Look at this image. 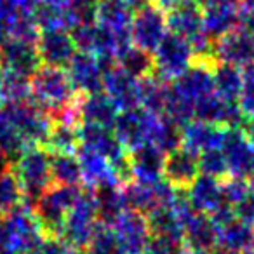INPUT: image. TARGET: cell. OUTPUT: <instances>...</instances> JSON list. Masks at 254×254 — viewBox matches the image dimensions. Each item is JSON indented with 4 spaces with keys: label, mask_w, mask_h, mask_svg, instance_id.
Wrapping results in <instances>:
<instances>
[{
    "label": "cell",
    "mask_w": 254,
    "mask_h": 254,
    "mask_svg": "<svg viewBox=\"0 0 254 254\" xmlns=\"http://www.w3.org/2000/svg\"><path fill=\"white\" fill-rule=\"evenodd\" d=\"M78 96L64 68L42 64L30 78V99L53 120L78 124Z\"/></svg>",
    "instance_id": "obj_1"
},
{
    "label": "cell",
    "mask_w": 254,
    "mask_h": 254,
    "mask_svg": "<svg viewBox=\"0 0 254 254\" xmlns=\"http://www.w3.org/2000/svg\"><path fill=\"white\" fill-rule=\"evenodd\" d=\"M12 171L18 176L25 195L26 207L32 209L35 200L53 185L51 178V152L46 146H26L14 160Z\"/></svg>",
    "instance_id": "obj_2"
},
{
    "label": "cell",
    "mask_w": 254,
    "mask_h": 254,
    "mask_svg": "<svg viewBox=\"0 0 254 254\" xmlns=\"http://www.w3.org/2000/svg\"><path fill=\"white\" fill-rule=\"evenodd\" d=\"M82 193L80 187L51 185L32 205L33 216L42 228L44 235L60 237L70 209Z\"/></svg>",
    "instance_id": "obj_3"
},
{
    "label": "cell",
    "mask_w": 254,
    "mask_h": 254,
    "mask_svg": "<svg viewBox=\"0 0 254 254\" xmlns=\"http://www.w3.org/2000/svg\"><path fill=\"white\" fill-rule=\"evenodd\" d=\"M99 225L101 223L98 219L94 197L87 188V190H82L77 202L70 209L60 237L71 251H85Z\"/></svg>",
    "instance_id": "obj_4"
},
{
    "label": "cell",
    "mask_w": 254,
    "mask_h": 254,
    "mask_svg": "<svg viewBox=\"0 0 254 254\" xmlns=\"http://www.w3.org/2000/svg\"><path fill=\"white\" fill-rule=\"evenodd\" d=\"M2 106L26 146H46L47 136L53 126V119L47 113L37 108L32 99L18 103H2Z\"/></svg>",
    "instance_id": "obj_5"
},
{
    "label": "cell",
    "mask_w": 254,
    "mask_h": 254,
    "mask_svg": "<svg viewBox=\"0 0 254 254\" xmlns=\"http://www.w3.org/2000/svg\"><path fill=\"white\" fill-rule=\"evenodd\" d=\"M193 63V51H191L188 40L176 33L169 32L164 40L153 51V73L164 82L178 78L181 73L188 70Z\"/></svg>",
    "instance_id": "obj_6"
},
{
    "label": "cell",
    "mask_w": 254,
    "mask_h": 254,
    "mask_svg": "<svg viewBox=\"0 0 254 254\" xmlns=\"http://www.w3.org/2000/svg\"><path fill=\"white\" fill-rule=\"evenodd\" d=\"M169 33L167 16L162 7L157 4H146L134 11L131 21V40L132 46L152 53L159 47L164 37Z\"/></svg>",
    "instance_id": "obj_7"
},
{
    "label": "cell",
    "mask_w": 254,
    "mask_h": 254,
    "mask_svg": "<svg viewBox=\"0 0 254 254\" xmlns=\"http://www.w3.org/2000/svg\"><path fill=\"white\" fill-rule=\"evenodd\" d=\"M4 221L7 226L9 249H12L16 254H37L46 235L37 223L32 209L21 205L4 216Z\"/></svg>",
    "instance_id": "obj_8"
},
{
    "label": "cell",
    "mask_w": 254,
    "mask_h": 254,
    "mask_svg": "<svg viewBox=\"0 0 254 254\" xmlns=\"http://www.w3.org/2000/svg\"><path fill=\"white\" fill-rule=\"evenodd\" d=\"M155 122L157 115L146 112L141 106H136V108L119 112L115 124H113V132L120 145L129 152L145 143H150Z\"/></svg>",
    "instance_id": "obj_9"
},
{
    "label": "cell",
    "mask_w": 254,
    "mask_h": 254,
    "mask_svg": "<svg viewBox=\"0 0 254 254\" xmlns=\"http://www.w3.org/2000/svg\"><path fill=\"white\" fill-rule=\"evenodd\" d=\"M115 64L117 63L113 60H101L89 53L77 51L73 60L64 70L78 94H94V92L103 91L105 73Z\"/></svg>",
    "instance_id": "obj_10"
},
{
    "label": "cell",
    "mask_w": 254,
    "mask_h": 254,
    "mask_svg": "<svg viewBox=\"0 0 254 254\" xmlns=\"http://www.w3.org/2000/svg\"><path fill=\"white\" fill-rule=\"evenodd\" d=\"M200 174L198 153L188 146L180 145L164 157L162 180H166L174 190H187Z\"/></svg>",
    "instance_id": "obj_11"
},
{
    "label": "cell",
    "mask_w": 254,
    "mask_h": 254,
    "mask_svg": "<svg viewBox=\"0 0 254 254\" xmlns=\"http://www.w3.org/2000/svg\"><path fill=\"white\" fill-rule=\"evenodd\" d=\"M219 148L226 159L228 174H232L237 180L254 176V150L246 132L230 129L228 132L223 134Z\"/></svg>",
    "instance_id": "obj_12"
},
{
    "label": "cell",
    "mask_w": 254,
    "mask_h": 254,
    "mask_svg": "<svg viewBox=\"0 0 254 254\" xmlns=\"http://www.w3.org/2000/svg\"><path fill=\"white\" fill-rule=\"evenodd\" d=\"M40 66H42V61H40L33 42H25V40L7 37L0 44V68L2 70L32 78V75Z\"/></svg>",
    "instance_id": "obj_13"
},
{
    "label": "cell",
    "mask_w": 254,
    "mask_h": 254,
    "mask_svg": "<svg viewBox=\"0 0 254 254\" xmlns=\"http://www.w3.org/2000/svg\"><path fill=\"white\" fill-rule=\"evenodd\" d=\"M35 47L44 66L66 68L77 54V47L70 32L63 28L40 32Z\"/></svg>",
    "instance_id": "obj_14"
},
{
    "label": "cell",
    "mask_w": 254,
    "mask_h": 254,
    "mask_svg": "<svg viewBox=\"0 0 254 254\" xmlns=\"http://www.w3.org/2000/svg\"><path fill=\"white\" fill-rule=\"evenodd\" d=\"M112 228L120 244V249L127 254H141L146 240L152 235L146 223V216L131 209H126L117 218Z\"/></svg>",
    "instance_id": "obj_15"
},
{
    "label": "cell",
    "mask_w": 254,
    "mask_h": 254,
    "mask_svg": "<svg viewBox=\"0 0 254 254\" xmlns=\"http://www.w3.org/2000/svg\"><path fill=\"white\" fill-rule=\"evenodd\" d=\"M103 92L112 99L120 112L139 106V80L117 64L105 73Z\"/></svg>",
    "instance_id": "obj_16"
},
{
    "label": "cell",
    "mask_w": 254,
    "mask_h": 254,
    "mask_svg": "<svg viewBox=\"0 0 254 254\" xmlns=\"http://www.w3.org/2000/svg\"><path fill=\"white\" fill-rule=\"evenodd\" d=\"M214 58L232 66H249L254 63V39L246 28H233L218 39Z\"/></svg>",
    "instance_id": "obj_17"
},
{
    "label": "cell",
    "mask_w": 254,
    "mask_h": 254,
    "mask_svg": "<svg viewBox=\"0 0 254 254\" xmlns=\"http://www.w3.org/2000/svg\"><path fill=\"white\" fill-rule=\"evenodd\" d=\"M30 14L40 32L75 28L71 0H30Z\"/></svg>",
    "instance_id": "obj_18"
},
{
    "label": "cell",
    "mask_w": 254,
    "mask_h": 254,
    "mask_svg": "<svg viewBox=\"0 0 254 254\" xmlns=\"http://www.w3.org/2000/svg\"><path fill=\"white\" fill-rule=\"evenodd\" d=\"M202 18H204V32L211 39H219L225 33L237 28V23L240 19L239 4L233 0H211L204 4L202 9Z\"/></svg>",
    "instance_id": "obj_19"
},
{
    "label": "cell",
    "mask_w": 254,
    "mask_h": 254,
    "mask_svg": "<svg viewBox=\"0 0 254 254\" xmlns=\"http://www.w3.org/2000/svg\"><path fill=\"white\" fill-rule=\"evenodd\" d=\"M119 112L120 110L103 91L94 94H80L77 99L78 124H94L113 129Z\"/></svg>",
    "instance_id": "obj_20"
},
{
    "label": "cell",
    "mask_w": 254,
    "mask_h": 254,
    "mask_svg": "<svg viewBox=\"0 0 254 254\" xmlns=\"http://www.w3.org/2000/svg\"><path fill=\"white\" fill-rule=\"evenodd\" d=\"M78 136H80V146L98 152L99 155L108 159L110 164L127 153V150L117 139L113 129H108V127L94 126V124H78Z\"/></svg>",
    "instance_id": "obj_21"
},
{
    "label": "cell",
    "mask_w": 254,
    "mask_h": 254,
    "mask_svg": "<svg viewBox=\"0 0 254 254\" xmlns=\"http://www.w3.org/2000/svg\"><path fill=\"white\" fill-rule=\"evenodd\" d=\"M183 240L193 253L209 254L218 242V226L209 214L195 212L183 225Z\"/></svg>",
    "instance_id": "obj_22"
},
{
    "label": "cell",
    "mask_w": 254,
    "mask_h": 254,
    "mask_svg": "<svg viewBox=\"0 0 254 254\" xmlns=\"http://www.w3.org/2000/svg\"><path fill=\"white\" fill-rule=\"evenodd\" d=\"M164 157L166 153L150 143L129 150V160H131L134 180L141 183H155L162 180Z\"/></svg>",
    "instance_id": "obj_23"
},
{
    "label": "cell",
    "mask_w": 254,
    "mask_h": 254,
    "mask_svg": "<svg viewBox=\"0 0 254 254\" xmlns=\"http://www.w3.org/2000/svg\"><path fill=\"white\" fill-rule=\"evenodd\" d=\"M187 198L197 212L211 214L216 207L225 202L223 198V181L216 178L198 174V178L187 188Z\"/></svg>",
    "instance_id": "obj_24"
},
{
    "label": "cell",
    "mask_w": 254,
    "mask_h": 254,
    "mask_svg": "<svg viewBox=\"0 0 254 254\" xmlns=\"http://www.w3.org/2000/svg\"><path fill=\"white\" fill-rule=\"evenodd\" d=\"M134 7L129 0H96L94 21L115 33L131 32Z\"/></svg>",
    "instance_id": "obj_25"
},
{
    "label": "cell",
    "mask_w": 254,
    "mask_h": 254,
    "mask_svg": "<svg viewBox=\"0 0 254 254\" xmlns=\"http://www.w3.org/2000/svg\"><path fill=\"white\" fill-rule=\"evenodd\" d=\"M223 134H225L223 126L209 124L204 120H193L181 127V145L200 153L204 150L216 148L221 145Z\"/></svg>",
    "instance_id": "obj_26"
},
{
    "label": "cell",
    "mask_w": 254,
    "mask_h": 254,
    "mask_svg": "<svg viewBox=\"0 0 254 254\" xmlns=\"http://www.w3.org/2000/svg\"><path fill=\"white\" fill-rule=\"evenodd\" d=\"M94 197L98 219L101 225L113 226L120 214L126 211V202H124L122 187L119 183H105L96 188H89Z\"/></svg>",
    "instance_id": "obj_27"
},
{
    "label": "cell",
    "mask_w": 254,
    "mask_h": 254,
    "mask_svg": "<svg viewBox=\"0 0 254 254\" xmlns=\"http://www.w3.org/2000/svg\"><path fill=\"white\" fill-rule=\"evenodd\" d=\"M75 155L80 162L82 183L87 185V188H96L105 183H117L108 159L99 155L98 152L84 148V146H78Z\"/></svg>",
    "instance_id": "obj_28"
},
{
    "label": "cell",
    "mask_w": 254,
    "mask_h": 254,
    "mask_svg": "<svg viewBox=\"0 0 254 254\" xmlns=\"http://www.w3.org/2000/svg\"><path fill=\"white\" fill-rule=\"evenodd\" d=\"M218 244L230 254H246L254 246V230L247 223L233 219L218 228Z\"/></svg>",
    "instance_id": "obj_29"
},
{
    "label": "cell",
    "mask_w": 254,
    "mask_h": 254,
    "mask_svg": "<svg viewBox=\"0 0 254 254\" xmlns=\"http://www.w3.org/2000/svg\"><path fill=\"white\" fill-rule=\"evenodd\" d=\"M80 146L78 124L66 120H53L46 148L51 153H75Z\"/></svg>",
    "instance_id": "obj_30"
},
{
    "label": "cell",
    "mask_w": 254,
    "mask_h": 254,
    "mask_svg": "<svg viewBox=\"0 0 254 254\" xmlns=\"http://www.w3.org/2000/svg\"><path fill=\"white\" fill-rule=\"evenodd\" d=\"M167 89H169V84L159 78L155 73L141 78L139 80V106L157 117L164 115Z\"/></svg>",
    "instance_id": "obj_31"
},
{
    "label": "cell",
    "mask_w": 254,
    "mask_h": 254,
    "mask_svg": "<svg viewBox=\"0 0 254 254\" xmlns=\"http://www.w3.org/2000/svg\"><path fill=\"white\" fill-rule=\"evenodd\" d=\"M51 178L54 185L80 187L82 169L75 153H51Z\"/></svg>",
    "instance_id": "obj_32"
},
{
    "label": "cell",
    "mask_w": 254,
    "mask_h": 254,
    "mask_svg": "<svg viewBox=\"0 0 254 254\" xmlns=\"http://www.w3.org/2000/svg\"><path fill=\"white\" fill-rule=\"evenodd\" d=\"M117 66H120L122 70H126L129 75L136 77L138 80L148 77L155 71L153 66V54L146 53V51L139 49L136 46H129L115 58Z\"/></svg>",
    "instance_id": "obj_33"
},
{
    "label": "cell",
    "mask_w": 254,
    "mask_h": 254,
    "mask_svg": "<svg viewBox=\"0 0 254 254\" xmlns=\"http://www.w3.org/2000/svg\"><path fill=\"white\" fill-rule=\"evenodd\" d=\"M212 80H214V92L219 98L226 101H237L244 87V77L237 66L232 64H218L212 71Z\"/></svg>",
    "instance_id": "obj_34"
},
{
    "label": "cell",
    "mask_w": 254,
    "mask_h": 254,
    "mask_svg": "<svg viewBox=\"0 0 254 254\" xmlns=\"http://www.w3.org/2000/svg\"><path fill=\"white\" fill-rule=\"evenodd\" d=\"M23 202H25V195H23L21 183L12 171V166H9L0 173V216L4 218L9 212L16 211L18 207H21Z\"/></svg>",
    "instance_id": "obj_35"
},
{
    "label": "cell",
    "mask_w": 254,
    "mask_h": 254,
    "mask_svg": "<svg viewBox=\"0 0 254 254\" xmlns=\"http://www.w3.org/2000/svg\"><path fill=\"white\" fill-rule=\"evenodd\" d=\"M25 148L26 143L23 141L18 129H16L14 124L9 119V115L5 113L4 106L0 105V153L7 157L12 164V160Z\"/></svg>",
    "instance_id": "obj_36"
},
{
    "label": "cell",
    "mask_w": 254,
    "mask_h": 254,
    "mask_svg": "<svg viewBox=\"0 0 254 254\" xmlns=\"http://www.w3.org/2000/svg\"><path fill=\"white\" fill-rule=\"evenodd\" d=\"M30 99V78L0 68V101L18 103Z\"/></svg>",
    "instance_id": "obj_37"
},
{
    "label": "cell",
    "mask_w": 254,
    "mask_h": 254,
    "mask_svg": "<svg viewBox=\"0 0 254 254\" xmlns=\"http://www.w3.org/2000/svg\"><path fill=\"white\" fill-rule=\"evenodd\" d=\"M85 253L87 254H122L124 251L120 249V244H119V240H117V235L112 226L99 225L96 233L92 235Z\"/></svg>",
    "instance_id": "obj_38"
},
{
    "label": "cell",
    "mask_w": 254,
    "mask_h": 254,
    "mask_svg": "<svg viewBox=\"0 0 254 254\" xmlns=\"http://www.w3.org/2000/svg\"><path fill=\"white\" fill-rule=\"evenodd\" d=\"M198 167H200V174L205 176L221 180L228 174V166H226V159L223 155L221 148H209L198 153Z\"/></svg>",
    "instance_id": "obj_39"
},
{
    "label": "cell",
    "mask_w": 254,
    "mask_h": 254,
    "mask_svg": "<svg viewBox=\"0 0 254 254\" xmlns=\"http://www.w3.org/2000/svg\"><path fill=\"white\" fill-rule=\"evenodd\" d=\"M187 246L181 237L150 235L141 254H187Z\"/></svg>",
    "instance_id": "obj_40"
},
{
    "label": "cell",
    "mask_w": 254,
    "mask_h": 254,
    "mask_svg": "<svg viewBox=\"0 0 254 254\" xmlns=\"http://www.w3.org/2000/svg\"><path fill=\"white\" fill-rule=\"evenodd\" d=\"M249 68L254 73V63L249 64ZM239 101L244 117H249L254 120V77H249V75L244 77V87L239 96Z\"/></svg>",
    "instance_id": "obj_41"
},
{
    "label": "cell",
    "mask_w": 254,
    "mask_h": 254,
    "mask_svg": "<svg viewBox=\"0 0 254 254\" xmlns=\"http://www.w3.org/2000/svg\"><path fill=\"white\" fill-rule=\"evenodd\" d=\"M70 251L71 249L64 244V240L61 237L46 235L37 254H70Z\"/></svg>",
    "instance_id": "obj_42"
},
{
    "label": "cell",
    "mask_w": 254,
    "mask_h": 254,
    "mask_svg": "<svg viewBox=\"0 0 254 254\" xmlns=\"http://www.w3.org/2000/svg\"><path fill=\"white\" fill-rule=\"evenodd\" d=\"M240 14L247 16L249 19H254V0H239Z\"/></svg>",
    "instance_id": "obj_43"
},
{
    "label": "cell",
    "mask_w": 254,
    "mask_h": 254,
    "mask_svg": "<svg viewBox=\"0 0 254 254\" xmlns=\"http://www.w3.org/2000/svg\"><path fill=\"white\" fill-rule=\"evenodd\" d=\"M178 0H155V4L159 5V7H162L164 11H167V9L171 7V5H174L176 4Z\"/></svg>",
    "instance_id": "obj_44"
},
{
    "label": "cell",
    "mask_w": 254,
    "mask_h": 254,
    "mask_svg": "<svg viewBox=\"0 0 254 254\" xmlns=\"http://www.w3.org/2000/svg\"><path fill=\"white\" fill-rule=\"evenodd\" d=\"M9 166H11V160H9L5 155H2V153H0V173H2L4 169H7Z\"/></svg>",
    "instance_id": "obj_45"
},
{
    "label": "cell",
    "mask_w": 254,
    "mask_h": 254,
    "mask_svg": "<svg viewBox=\"0 0 254 254\" xmlns=\"http://www.w3.org/2000/svg\"><path fill=\"white\" fill-rule=\"evenodd\" d=\"M247 136V139H249V143H251V146H253V150H254V126L249 129V134H246Z\"/></svg>",
    "instance_id": "obj_46"
},
{
    "label": "cell",
    "mask_w": 254,
    "mask_h": 254,
    "mask_svg": "<svg viewBox=\"0 0 254 254\" xmlns=\"http://www.w3.org/2000/svg\"><path fill=\"white\" fill-rule=\"evenodd\" d=\"M7 39V32H5V28L2 25H0V44L4 42V40Z\"/></svg>",
    "instance_id": "obj_47"
},
{
    "label": "cell",
    "mask_w": 254,
    "mask_h": 254,
    "mask_svg": "<svg viewBox=\"0 0 254 254\" xmlns=\"http://www.w3.org/2000/svg\"><path fill=\"white\" fill-rule=\"evenodd\" d=\"M0 254H16L12 249H9V247H0Z\"/></svg>",
    "instance_id": "obj_48"
},
{
    "label": "cell",
    "mask_w": 254,
    "mask_h": 254,
    "mask_svg": "<svg viewBox=\"0 0 254 254\" xmlns=\"http://www.w3.org/2000/svg\"><path fill=\"white\" fill-rule=\"evenodd\" d=\"M70 254H87L85 251H70Z\"/></svg>",
    "instance_id": "obj_49"
},
{
    "label": "cell",
    "mask_w": 254,
    "mask_h": 254,
    "mask_svg": "<svg viewBox=\"0 0 254 254\" xmlns=\"http://www.w3.org/2000/svg\"><path fill=\"white\" fill-rule=\"evenodd\" d=\"M195 2H198V4H207V2H211V0H195Z\"/></svg>",
    "instance_id": "obj_50"
},
{
    "label": "cell",
    "mask_w": 254,
    "mask_h": 254,
    "mask_svg": "<svg viewBox=\"0 0 254 254\" xmlns=\"http://www.w3.org/2000/svg\"><path fill=\"white\" fill-rule=\"evenodd\" d=\"M188 254H200V253H193V251H191V253H188Z\"/></svg>",
    "instance_id": "obj_51"
},
{
    "label": "cell",
    "mask_w": 254,
    "mask_h": 254,
    "mask_svg": "<svg viewBox=\"0 0 254 254\" xmlns=\"http://www.w3.org/2000/svg\"><path fill=\"white\" fill-rule=\"evenodd\" d=\"M122 254H127V253H122Z\"/></svg>",
    "instance_id": "obj_52"
}]
</instances>
